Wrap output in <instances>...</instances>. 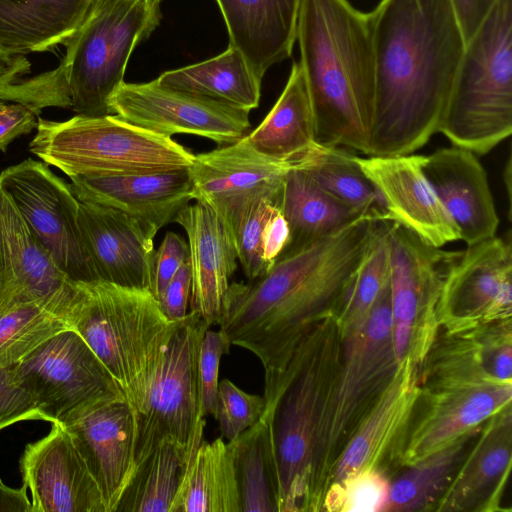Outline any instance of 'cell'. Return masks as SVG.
I'll return each mask as SVG.
<instances>
[{"label":"cell","mask_w":512,"mask_h":512,"mask_svg":"<svg viewBox=\"0 0 512 512\" xmlns=\"http://www.w3.org/2000/svg\"><path fill=\"white\" fill-rule=\"evenodd\" d=\"M288 161L346 205L373 219L389 220L379 192L346 149L313 142Z\"/></svg>","instance_id":"cell-35"},{"label":"cell","mask_w":512,"mask_h":512,"mask_svg":"<svg viewBox=\"0 0 512 512\" xmlns=\"http://www.w3.org/2000/svg\"><path fill=\"white\" fill-rule=\"evenodd\" d=\"M69 326L140 412L179 321L163 314L148 289L95 280L76 282Z\"/></svg>","instance_id":"cell-5"},{"label":"cell","mask_w":512,"mask_h":512,"mask_svg":"<svg viewBox=\"0 0 512 512\" xmlns=\"http://www.w3.org/2000/svg\"><path fill=\"white\" fill-rule=\"evenodd\" d=\"M479 429L407 466L390 482L385 512L434 510Z\"/></svg>","instance_id":"cell-40"},{"label":"cell","mask_w":512,"mask_h":512,"mask_svg":"<svg viewBox=\"0 0 512 512\" xmlns=\"http://www.w3.org/2000/svg\"><path fill=\"white\" fill-rule=\"evenodd\" d=\"M1 87H2V81H1V76H0V92H1Z\"/></svg>","instance_id":"cell-54"},{"label":"cell","mask_w":512,"mask_h":512,"mask_svg":"<svg viewBox=\"0 0 512 512\" xmlns=\"http://www.w3.org/2000/svg\"><path fill=\"white\" fill-rule=\"evenodd\" d=\"M241 512H279V478L268 415L230 441Z\"/></svg>","instance_id":"cell-36"},{"label":"cell","mask_w":512,"mask_h":512,"mask_svg":"<svg viewBox=\"0 0 512 512\" xmlns=\"http://www.w3.org/2000/svg\"><path fill=\"white\" fill-rule=\"evenodd\" d=\"M39 113L21 103L0 105V151L5 152L16 138L36 129Z\"/></svg>","instance_id":"cell-47"},{"label":"cell","mask_w":512,"mask_h":512,"mask_svg":"<svg viewBox=\"0 0 512 512\" xmlns=\"http://www.w3.org/2000/svg\"><path fill=\"white\" fill-rule=\"evenodd\" d=\"M114 115L156 134H191L220 145L240 140L250 128V111L147 83L123 82L110 99Z\"/></svg>","instance_id":"cell-15"},{"label":"cell","mask_w":512,"mask_h":512,"mask_svg":"<svg viewBox=\"0 0 512 512\" xmlns=\"http://www.w3.org/2000/svg\"><path fill=\"white\" fill-rule=\"evenodd\" d=\"M437 132L476 155L512 133V0H497L465 44Z\"/></svg>","instance_id":"cell-6"},{"label":"cell","mask_w":512,"mask_h":512,"mask_svg":"<svg viewBox=\"0 0 512 512\" xmlns=\"http://www.w3.org/2000/svg\"><path fill=\"white\" fill-rule=\"evenodd\" d=\"M158 23L146 0H95L63 43L66 53L61 63L70 109L85 116L113 114L110 99L124 82L130 55Z\"/></svg>","instance_id":"cell-9"},{"label":"cell","mask_w":512,"mask_h":512,"mask_svg":"<svg viewBox=\"0 0 512 512\" xmlns=\"http://www.w3.org/2000/svg\"><path fill=\"white\" fill-rule=\"evenodd\" d=\"M391 220H379L333 315L341 337L362 329L390 278Z\"/></svg>","instance_id":"cell-39"},{"label":"cell","mask_w":512,"mask_h":512,"mask_svg":"<svg viewBox=\"0 0 512 512\" xmlns=\"http://www.w3.org/2000/svg\"><path fill=\"white\" fill-rule=\"evenodd\" d=\"M189 259V246L179 234L168 231L154 254L152 293L157 301L181 265Z\"/></svg>","instance_id":"cell-46"},{"label":"cell","mask_w":512,"mask_h":512,"mask_svg":"<svg viewBox=\"0 0 512 512\" xmlns=\"http://www.w3.org/2000/svg\"><path fill=\"white\" fill-rule=\"evenodd\" d=\"M210 325L190 311L179 321L140 412H134L135 467L165 438L195 453L203 438L198 355ZM135 470V469H134Z\"/></svg>","instance_id":"cell-10"},{"label":"cell","mask_w":512,"mask_h":512,"mask_svg":"<svg viewBox=\"0 0 512 512\" xmlns=\"http://www.w3.org/2000/svg\"><path fill=\"white\" fill-rule=\"evenodd\" d=\"M65 428L99 486L106 512H114L135 469L133 408L123 397L105 400Z\"/></svg>","instance_id":"cell-23"},{"label":"cell","mask_w":512,"mask_h":512,"mask_svg":"<svg viewBox=\"0 0 512 512\" xmlns=\"http://www.w3.org/2000/svg\"><path fill=\"white\" fill-rule=\"evenodd\" d=\"M266 407L264 396L249 394L238 388L229 379L219 382L214 418L228 441L236 439L255 425Z\"/></svg>","instance_id":"cell-43"},{"label":"cell","mask_w":512,"mask_h":512,"mask_svg":"<svg viewBox=\"0 0 512 512\" xmlns=\"http://www.w3.org/2000/svg\"><path fill=\"white\" fill-rule=\"evenodd\" d=\"M279 207L270 199H260L251 204L229 228L247 280H254L267 272L262 250L264 229L269 217Z\"/></svg>","instance_id":"cell-42"},{"label":"cell","mask_w":512,"mask_h":512,"mask_svg":"<svg viewBox=\"0 0 512 512\" xmlns=\"http://www.w3.org/2000/svg\"><path fill=\"white\" fill-rule=\"evenodd\" d=\"M76 218L97 280L152 292L154 236L135 218L95 203L78 200Z\"/></svg>","instance_id":"cell-21"},{"label":"cell","mask_w":512,"mask_h":512,"mask_svg":"<svg viewBox=\"0 0 512 512\" xmlns=\"http://www.w3.org/2000/svg\"><path fill=\"white\" fill-rule=\"evenodd\" d=\"M29 150L69 178L167 172L189 168L194 154L172 137L117 115L76 114L65 121L38 118Z\"/></svg>","instance_id":"cell-8"},{"label":"cell","mask_w":512,"mask_h":512,"mask_svg":"<svg viewBox=\"0 0 512 512\" xmlns=\"http://www.w3.org/2000/svg\"><path fill=\"white\" fill-rule=\"evenodd\" d=\"M512 383L421 388L398 460L410 466L470 434L511 405Z\"/></svg>","instance_id":"cell-17"},{"label":"cell","mask_w":512,"mask_h":512,"mask_svg":"<svg viewBox=\"0 0 512 512\" xmlns=\"http://www.w3.org/2000/svg\"><path fill=\"white\" fill-rule=\"evenodd\" d=\"M398 364L388 284L365 326L342 338L340 363L319 423L308 511L322 510L334 463L388 386Z\"/></svg>","instance_id":"cell-7"},{"label":"cell","mask_w":512,"mask_h":512,"mask_svg":"<svg viewBox=\"0 0 512 512\" xmlns=\"http://www.w3.org/2000/svg\"><path fill=\"white\" fill-rule=\"evenodd\" d=\"M76 288L73 282L47 298L0 315V370L16 365L46 340L70 329Z\"/></svg>","instance_id":"cell-37"},{"label":"cell","mask_w":512,"mask_h":512,"mask_svg":"<svg viewBox=\"0 0 512 512\" xmlns=\"http://www.w3.org/2000/svg\"><path fill=\"white\" fill-rule=\"evenodd\" d=\"M510 240L491 237L467 246L450 266L436 305L440 330L456 333L511 320Z\"/></svg>","instance_id":"cell-14"},{"label":"cell","mask_w":512,"mask_h":512,"mask_svg":"<svg viewBox=\"0 0 512 512\" xmlns=\"http://www.w3.org/2000/svg\"><path fill=\"white\" fill-rule=\"evenodd\" d=\"M0 512H32L27 487H8L0 478Z\"/></svg>","instance_id":"cell-51"},{"label":"cell","mask_w":512,"mask_h":512,"mask_svg":"<svg viewBox=\"0 0 512 512\" xmlns=\"http://www.w3.org/2000/svg\"><path fill=\"white\" fill-rule=\"evenodd\" d=\"M4 102L3 101H0V105L3 104Z\"/></svg>","instance_id":"cell-55"},{"label":"cell","mask_w":512,"mask_h":512,"mask_svg":"<svg viewBox=\"0 0 512 512\" xmlns=\"http://www.w3.org/2000/svg\"><path fill=\"white\" fill-rule=\"evenodd\" d=\"M290 167L256 150L245 135L240 140L194 155L188 168L193 200L211 207L228 228L254 202L266 198L280 206Z\"/></svg>","instance_id":"cell-16"},{"label":"cell","mask_w":512,"mask_h":512,"mask_svg":"<svg viewBox=\"0 0 512 512\" xmlns=\"http://www.w3.org/2000/svg\"><path fill=\"white\" fill-rule=\"evenodd\" d=\"M390 480L385 471L364 468L329 484L322 511L381 512L389 499Z\"/></svg>","instance_id":"cell-41"},{"label":"cell","mask_w":512,"mask_h":512,"mask_svg":"<svg viewBox=\"0 0 512 512\" xmlns=\"http://www.w3.org/2000/svg\"><path fill=\"white\" fill-rule=\"evenodd\" d=\"M230 346L221 330L212 331L208 328L201 340L198 355V388L200 414L203 418L215 414L220 362L222 356L229 352Z\"/></svg>","instance_id":"cell-44"},{"label":"cell","mask_w":512,"mask_h":512,"mask_svg":"<svg viewBox=\"0 0 512 512\" xmlns=\"http://www.w3.org/2000/svg\"><path fill=\"white\" fill-rule=\"evenodd\" d=\"M261 80L232 46L213 58L166 71L156 79L161 86L247 111L259 105Z\"/></svg>","instance_id":"cell-32"},{"label":"cell","mask_w":512,"mask_h":512,"mask_svg":"<svg viewBox=\"0 0 512 512\" xmlns=\"http://www.w3.org/2000/svg\"><path fill=\"white\" fill-rule=\"evenodd\" d=\"M73 282L0 186V315L47 298Z\"/></svg>","instance_id":"cell-24"},{"label":"cell","mask_w":512,"mask_h":512,"mask_svg":"<svg viewBox=\"0 0 512 512\" xmlns=\"http://www.w3.org/2000/svg\"><path fill=\"white\" fill-rule=\"evenodd\" d=\"M419 384L431 390L479 383H512V321L438 333L418 366Z\"/></svg>","instance_id":"cell-22"},{"label":"cell","mask_w":512,"mask_h":512,"mask_svg":"<svg viewBox=\"0 0 512 512\" xmlns=\"http://www.w3.org/2000/svg\"><path fill=\"white\" fill-rule=\"evenodd\" d=\"M43 438L26 445L19 460L32 512H106L99 486L72 435L51 424Z\"/></svg>","instance_id":"cell-18"},{"label":"cell","mask_w":512,"mask_h":512,"mask_svg":"<svg viewBox=\"0 0 512 512\" xmlns=\"http://www.w3.org/2000/svg\"><path fill=\"white\" fill-rule=\"evenodd\" d=\"M461 251L429 245L416 234L391 221L390 305L395 355L418 366L440 328L436 305L444 278Z\"/></svg>","instance_id":"cell-11"},{"label":"cell","mask_w":512,"mask_h":512,"mask_svg":"<svg viewBox=\"0 0 512 512\" xmlns=\"http://www.w3.org/2000/svg\"><path fill=\"white\" fill-rule=\"evenodd\" d=\"M188 236L191 266L190 311L211 326L219 325L237 253L224 220L208 205L196 201L175 217Z\"/></svg>","instance_id":"cell-27"},{"label":"cell","mask_w":512,"mask_h":512,"mask_svg":"<svg viewBox=\"0 0 512 512\" xmlns=\"http://www.w3.org/2000/svg\"><path fill=\"white\" fill-rule=\"evenodd\" d=\"M289 226L280 209L269 217L263 235V259L267 271L274 265L289 242Z\"/></svg>","instance_id":"cell-49"},{"label":"cell","mask_w":512,"mask_h":512,"mask_svg":"<svg viewBox=\"0 0 512 512\" xmlns=\"http://www.w3.org/2000/svg\"><path fill=\"white\" fill-rule=\"evenodd\" d=\"M195 453L165 438L135 470L114 512H170Z\"/></svg>","instance_id":"cell-38"},{"label":"cell","mask_w":512,"mask_h":512,"mask_svg":"<svg viewBox=\"0 0 512 512\" xmlns=\"http://www.w3.org/2000/svg\"><path fill=\"white\" fill-rule=\"evenodd\" d=\"M297 40L316 143L369 155L375 60L368 14L348 0H301Z\"/></svg>","instance_id":"cell-3"},{"label":"cell","mask_w":512,"mask_h":512,"mask_svg":"<svg viewBox=\"0 0 512 512\" xmlns=\"http://www.w3.org/2000/svg\"><path fill=\"white\" fill-rule=\"evenodd\" d=\"M420 392L418 365L404 358L339 454L329 484L364 468L386 472L389 465H398Z\"/></svg>","instance_id":"cell-20"},{"label":"cell","mask_w":512,"mask_h":512,"mask_svg":"<svg viewBox=\"0 0 512 512\" xmlns=\"http://www.w3.org/2000/svg\"><path fill=\"white\" fill-rule=\"evenodd\" d=\"M280 209L290 236L276 261L366 216L323 190L305 171L291 165L284 179Z\"/></svg>","instance_id":"cell-31"},{"label":"cell","mask_w":512,"mask_h":512,"mask_svg":"<svg viewBox=\"0 0 512 512\" xmlns=\"http://www.w3.org/2000/svg\"><path fill=\"white\" fill-rule=\"evenodd\" d=\"M78 200L135 218L152 236L193 200L188 168L159 173L70 177Z\"/></svg>","instance_id":"cell-25"},{"label":"cell","mask_w":512,"mask_h":512,"mask_svg":"<svg viewBox=\"0 0 512 512\" xmlns=\"http://www.w3.org/2000/svg\"><path fill=\"white\" fill-rule=\"evenodd\" d=\"M94 1L0 0V62L63 45Z\"/></svg>","instance_id":"cell-30"},{"label":"cell","mask_w":512,"mask_h":512,"mask_svg":"<svg viewBox=\"0 0 512 512\" xmlns=\"http://www.w3.org/2000/svg\"><path fill=\"white\" fill-rule=\"evenodd\" d=\"M497 0H450L465 44L477 31Z\"/></svg>","instance_id":"cell-50"},{"label":"cell","mask_w":512,"mask_h":512,"mask_svg":"<svg viewBox=\"0 0 512 512\" xmlns=\"http://www.w3.org/2000/svg\"><path fill=\"white\" fill-rule=\"evenodd\" d=\"M191 294V266L189 259L184 262L165 287L159 306L171 321H179L187 314Z\"/></svg>","instance_id":"cell-48"},{"label":"cell","mask_w":512,"mask_h":512,"mask_svg":"<svg viewBox=\"0 0 512 512\" xmlns=\"http://www.w3.org/2000/svg\"><path fill=\"white\" fill-rule=\"evenodd\" d=\"M170 512H241L230 441H201Z\"/></svg>","instance_id":"cell-33"},{"label":"cell","mask_w":512,"mask_h":512,"mask_svg":"<svg viewBox=\"0 0 512 512\" xmlns=\"http://www.w3.org/2000/svg\"><path fill=\"white\" fill-rule=\"evenodd\" d=\"M341 355L342 337L329 314L302 338L264 395L278 469L279 512L308 511L320 418Z\"/></svg>","instance_id":"cell-4"},{"label":"cell","mask_w":512,"mask_h":512,"mask_svg":"<svg viewBox=\"0 0 512 512\" xmlns=\"http://www.w3.org/2000/svg\"><path fill=\"white\" fill-rule=\"evenodd\" d=\"M368 19L375 60L368 156L412 154L437 133L465 41L450 0H381Z\"/></svg>","instance_id":"cell-1"},{"label":"cell","mask_w":512,"mask_h":512,"mask_svg":"<svg viewBox=\"0 0 512 512\" xmlns=\"http://www.w3.org/2000/svg\"><path fill=\"white\" fill-rule=\"evenodd\" d=\"M229 34L262 79L274 64L289 58L297 39L301 0H216Z\"/></svg>","instance_id":"cell-29"},{"label":"cell","mask_w":512,"mask_h":512,"mask_svg":"<svg viewBox=\"0 0 512 512\" xmlns=\"http://www.w3.org/2000/svg\"><path fill=\"white\" fill-rule=\"evenodd\" d=\"M0 186L72 281L97 280L78 229V199L70 183L46 163L27 158L0 172Z\"/></svg>","instance_id":"cell-13"},{"label":"cell","mask_w":512,"mask_h":512,"mask_svg":"<svg viewBox=\"0 0 512 512\" xmlns=\"http://www.w3.org/2000/svg\"><path fill=\"white\" fill-rule=\"evenodd\" d=\"M378 220L362 216L280 259L262 276L230 283L220 330L231 345L252 352L270 392L302 338L332 314Z\"/></svg>","instance_id":"cell-2"},{"label":"cell","mask_w":512,"mask_h":512,"mask_svg":"<svg viewBox=\"0 0 512 512\" xmlns=\"http://www.w3.org/2000/svg\"><path fill=\"white\" fill-rule=\"evenodd\" d=\"M246 136L256 150L280 160L290 159L315 142L314 112L300 63L293 64L280 97Z\"/></svg>","instance_id":"cell-34"},{"label":"cell","mask_w":512,"mask_h":512,"mask_svg":"<svg viewBox=\"0 0 512 512\" xmlns=\"http://www.w3.org/2000/svg\"><path fill=\"white\" fill-rule=\"evenodd\" d=\"M425 155L356 156L363 173L379 192L388 218L441 248L460 233L428 181Z\"/></svg>","instance_id":"cell-19"},{"label":"cell","mask_w":512,"mask_h":512,"mask_svg":"<svg viewBox=\"0 0 512 512\" xmlns=\"http://www.w3.org/2000/svg\"><path fill=\"white\" fill-rule=\"evenodd\" d=\"M504 184L507 190V197L509 201V211L511 207V157L508 158L506 167L504 168Z\"/></svg>","instance_id":"cell-52"},{"label":"cell","mask_w":512,"mask_h":512,"mask_svg":"<svg viewBox=\"0 0 512 512\" xmlns=\"http://www.w3.org/2000/svg\"><path fill=\"white\" fill-rule=\"evenodd\" d=\"M472 442L434 511H502L511 470V405L487 419Z\"/></svg>","instance_id":"cell-26"},{"label":"cell","mask_w":512,"mask_h":512,"mask_svg":"<svg viewBox=\"0 0 512 512\" xmlns=\"http://www.w3.org/2000/svg\"><path fill=\"white\" fill-rule=\"evenodd\" d=\"M424 173L467 246L494 237L499 217L476 154L453 146L426 156Z\"/></svg>","instance_id":"cell-28"},{"label":"cell","mask_w":512,"mask_h":512,"mask_svg":"<svg viewBox=\"0 0 512 512\" xmlns=\"http://www.w3.org/2000/svg\"><path fill=\"white\" fill-rule=\"evenodd\" d=\"M162 0H146V4L151 14L158 20H160V3Z\"/></svg>","instance_id":"cell-53"},{"label":"cell","mask_w":512,"mask_h":512,"mask_svg":"<svg viewBox=\"0 0 512 512\" xmlns=\"http://www.w3.org/2000/svg\"><path fill=\"white\" fill-rule=\"evenodd\" d=\"M43 420L32 395L18 380L14 366L0 370V430L19 421Z\"/></svg>","instance_id":"cell-45"},{"label":"cell","mask_w":512,"mask_h":512,"mask_svg":"<svg viewBox=\"0 0 512 512\" xmlns=\"http://www.w3.org/2000/svg\"><path fill=\"white\" fill-rule=\"evenodd\" d=\"M14 370L43 420L51 424L65 427L102 401L124 398L106 367L72 329L46 340Z\"/></svg>","instance_id":"cell-12"}]
</instances>
